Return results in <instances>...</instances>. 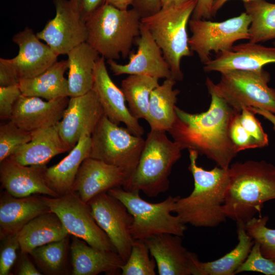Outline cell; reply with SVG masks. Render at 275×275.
Segmentation results:
<instances>
[{
  "label": "cell",
  "mask_w": 275,
  "mask_h": 275,
  "mask_svg": "<svg viewBox=\"0 0 275 275\" xmlns=\"http://www.w3.org/2000/svg\"><path fill=\"white\" fill-rule=\"evenodd\" d=\"M210 80L209 77L206 80L211 96L208 110L191 114L176 106V117L168 132L182 150H195L199 155L214 161L217 166L228 169L238 153L230 138V126L240 112L233 108L215 91Z\"/></svg>",
  "instance_id": "1"
},
{
  "label": "cell",
  "mask_w": 275,
  "mask_h": 275,
  "mask_svg": "<svg viewBox=\"0 0 275 275\" xmlns=\"http://www.w3.org/2000/svg\"><path fill=\"white\" fill-rule=\"evenodd\" d=\"M188 152V170L194 178V189L188 196L179 197L173 212L185 224L216 227L227 219L223 206L230 182L229 168L217 166L210 170H205L197 164L198 153L194 150Z\"/></svg>",
  "instance_id": "2"
},
{
  "label": "cell",
  "mask_w": 275,
  "mask_h": 275,
  "mask_svg": "<svg viewBox=\"0 0 275 275\" xmlns=\"http://www.w3.org/2000/svg\"><path fill=\"white\" fill-rule=\"evenodd\" d=\"M230 182L223 210L227 218L245 223L275 200V166L265 160L236 162L229 168Z\"/></svg>",
  "instance_id": "3"
},
{
  "label": "cell",
  "mask_w": 275,
  "mask_h": 275,
  "mask_svg": "<svg viewBox=\"0 0 275 275\" xmlns=\"http://www.w3.org/2000/svg\"><path fill=\"white\" fill-rule=\"evenodd\" d=\"M141 19L133 8L121 10L105 3L86 22V42L104 59L126 58L140 35Z\"/></svg>",
  "instance_id": "4"
},
{
  "label": "cell",
  "mask_w": 275,
  "mask_h": 275,
  "mask_svg": "<svg viewBox=\"0 0 275 275\" xmlns=\"http://www.w3.org/2000/svg\"><path fill=\"white\" fill-rule=\"evenodd\" d=\"M182 150L179 143L168 139L166 131L151 129L138 164L123 188L142 191L149 197L166 192L169 188L172 169L181 157Z\"/></svg>",
  "instance_id": "5"
},
{
  "label": "cell",
  "mask_w": 275,
  "mask_h": 275,
  "mask_svg": "<svg viewBox=\"0 0 275 275\" xmlns=\"http://www.w3.org/2000/svg\"><path fill=\"white\" fill-rule=\"evenodd\" d=\"M197 0L162 7L151 15L141 19V24L150 33L169 64L172 78L182 80L183 74L181 60L192 56L187 26L196 7Z\"/></svg>",
  "instance_id": "6"
},
{
  "label": "cell",
  "mask_w": 275,
  "mask_h": 275,
  "mask_svg": "<svg viewBox=\"0 0 275 275\" xmlns=\"http://www.w3.org/2000/svg\"><path fill=\"white\" fill-rule=\"evenodd\" d=\"M107 193L120 201L133 216L130 233L134 240H145L163 234L183 236L187 227L180 217L171 214L180 196H169L162 202H148L139 191H127L118 187Z\"/></svg>",
  "instance_id": "7"
},
{
  "label": "cell",
  "mask_w": 275,
  "mask_h": 275,
  "mask_svg": "<svg viewBox=\"0 0 275 275\" xmlns=\"http://www.w3.org/2000/svg\"><path fill=\"white\" fill-rule=\"evenodd\" d=\"M215 91L237 111L254 107L275 115V89L268 86L269 73L263 68L253 70H230L221 73Z\"/></svg>",
  "instance_id": "8"
},
{
  "label": "cell",
  "mask_w": 275,
  "mask_h": 275,
  "mask_svg": "<svg viewBox=\"0 0 275 275\" xmlns=\"http://www.w3.org/2000/svg\"><path fill=\"white\" fill-rule=\"evenodd\" d=\"M89 157L101 160L124 170L129 175L135 170L145 140L120 127L105 115L91 135Z\"/></svg>",
  "instance_id": "9"
},
{
  "label": "cell",
  "mask_w": 275,
  "mask_h": 275,
  "mask_svg": "<svg viewBox=\"0 0 275 275\" xmlns=\"http://www.w3.org/2000/svg\"><path fill=\"white\" fill-rule=\"evenodd\" d=\"M251 19L245 12L221 22L191 18L188 25L192 33L188 44L203 64L209 61L211 52L230 50L234 43L249 40Z\"/></svg>",
  "instance_id": "10"
},
{
  "label": "cell",
  "mask_w": 275,
  "mask_h": 275,
  "mask_svg": "<svg viewBox=\"0 0 275 275\" xmlns=\"http://www.w3.org/2000/svg\"><path fill=\"white\" fill-rule=\"evenodd\" d=\"M42 197L70 235L82 239L95 249L116 252L107 235L95 221L89 205L81 200L76 193L71 190L56 198Z\"/></svg>",
  "instance_id": "11"
},
{
  "label": "cell",
  "mask_w": 275,
  "mask_h": 275,
  "mask_svg": "<svg viewBox=\"0 0 275 275\" xmlns=\"http://www.w3.org/2000/svg\"><path fill=\"white\" fill-rule=\"evenodd\" d=\"M87 203L95 221L107 235L117 253L126 261L134 241L130 233L132 215L120 201L107 192L97 195Z\"/></svg>",
  "instance_id": "12"
},
{
  "label": "cell",
  "mask_w": 275,
  "mask_h": 275,
  "mask_svg": "<svg viewBox=\"0 0 275 275\" xmlns=\"http://www.w3.org/2000/svg\"><path fill=\"white\" fill-rule=\"evenodd\" d=\"M53 3L55 16L36 35L58 56L67 54L75 46L86 42V24L70 0H53Z\"/></svg>",
  "instance_id": "13"
},
{
  "label": "cell",
  "mask_w": 275,
  "mask_h": 275,
  "mask_svg": "<svg viewBox=\"0 0 275 275\" xmlns=\"http://www.w3.org/2000/svg\"><path fill=\"white\" fill-rule=\"evenodd\" d=\"M104 115L103 109L93 90L80 96L70 97L58 123L62 138L72 149L84 133L91 135Z\"/></svg>",
  "instance_id": "14"
},
{
  "label": "cell",
  "mask_w": 275,
  "mask_h": 275,
  "mask_svg": "<svg viewBox=\"0 0 275 275\" xmlns=\"http://www.w3.org/2000/svg\"><path fill=\"white\" fill-rule=\"evenodd\" d=\"M137 39V51L131 54L127 64H120L114 60H107V63L114 74L146 75L158 79L173 78L170 66L161 50L149 31L142 24L140 35Z\"/></svg>",
  "instance_id": "15"
},
{
  "label": "cell",
  "mask_w": 275,
  "mask_h": 275,
  "mask_svg": "<svg viewBox=\"0 0 275 275\" xmlns=\"http://www.w3.org/2000/svg\"><path fill=\"white\" fill-rule=\"evenodd\" d=\"M12 40L19 47L18 54L12 59H3L20 80L40 74L57 61L59 56L28 27L14 35Z\"/></svg>",
  "instance_id": "16"
},
{
  "label": "cell",
  "mask_w": 275,
  "mask_h": 275,
  "mask_svg": "<svg viewBox=\"0 0 275 275\" xmlns=\"http://www.w3.org/2000/svg\"><path fill=\"white\" fill-rule=\"evenodd\" d=\"M92 90L96 94L104 114L112 122L117 125L123 123L136 136L143 135L144 128L127 107L124 95L110 77L102 57H100L96 63Z\"/></svg>",
  "instance_id": "17"
},
{
  "label": "cell",
  "mask_w": 275,
  "mask_h": 275,
  "mask_svg": "<svg viewBox=\"0 0 275 275\" xmlns=\"http://www.w3.org/2000/svg\"><path fill=\"white\" fill-rule=\"evenodd\" d=\"M129 177L121 168L89 157L81 164L71 190L87 203L100 194L122 186Z\"/></svg>",
  "instance_id": "18"
},
{
  "label": "cell",
  "mask_w": 275,
  "mask_h": 275,
  "mask_svg": "<svg viewBox=\"0 0 275 275\" xmlns=\"http://www.w3.org/2000/svg\"><path fill=\"white\" fill-rule=\"evenodd\" d=\"M69 98L44 101L39 97L22 95L14 105L10 120L31 132L54 126L61 120Z\"/></svg>",
  "instance_id": "19"
},
{
  "label": "cell",
  "mask_w": 275,
  "mask_h": 275,
  "mask_svg": "<svg viewBox=\"0 0 275 275\" xmlns=\"http://www.w3.org/2000/svg\"><path fill=\"white\" fill-rule=\"evenodd\" d=\"M0 182L8 194L17 198L41 194L59 195L49 187L45 178L46 165H21L9 158L0 162Z\"/></svg>",
  "instance_id": "20"
},
{
  "label": "cell",
  "mask_w": 275,
  "mask_h": 275,
  "mask_svg": "<svg viewBox=\"0 0 275 275\" xmlns=\"http://www.w3.org/2000/svg\"><path fill=\"white\" fill-rule=\"evenodd\" d=\"M144 240L155 261L158 274H193L194 260L197 255L182 245L181 236L163 234Z\"/></svg>",
  "instance_id": "21"
},
{
  "label": "cell",
  "mask_w": 275,
  "mask_h": 275,
  "mask_svg": "<svg viewBox=\"0 0 275 275\" xmlns=\"http://www.w3.org/2000/svg\"><path fill=\"white\" fill-rule=\"evenodd\" d=\"M275 63V47H266L250 42L234 45L230 50L219 53L214 59L204 64L206 72L262 68L266 64Z\"/></svg>",
  "instance_id": "22"
},
{
  "label": "cell",
  "mask_w": 275,
  "mask_h": 275,
  "mask_svg": "<svg viewBox=\"0 0 275 275\" xmlns=\"http://www.w3.org/2000/svg\"><path fill=\"white\" fill-rule=\"evenodd\" d=\"M17 198L5 191L0 198V238L16 234L35 217L51 211L42 196Z\"/></svg>",
  "instance_id": "23"
},
{
  "label": "cell",
  "mask_w": 275,
  "mask_h": 275,
  "mask_svg": "<svg viewBox=\"0 0 275 275\" xmlns=\"http://www.w3.org/2000/svg\"><path fill=\"white\" fill-rule=\"evenodd\" d=\"M70 249L73 275L116 274L125 263L116 252L95 249L73 236Z\"/></svg>",
  "instance_id": "24"
},
{
  "label": "cell",
  "mask_w": 275,
  "mask_h": 275,
  "mask_svg": "<svg viewBox=\"0 0 275 275\" xmlns=\"http://www.w3.org/2000/svg\"><path fill=\"white\" fill-rule=\"evenodd\" d=\"M58 123L33 132L32 140L9 158L23 166L46 165L54 156L71 150L60 135Z\"/></svg>",
  "instance_id": "25"
},
{
  "label": "cell",
  "mask_w": 275,
  "mask_h": 275,
  "mask_svg": "<svg viewBox=\"0 0 275 275\" xmlns=\"http://www.w3.org/2000/svg\"><path fill=\"white\" fill-rule=\"evenodd\" d=\"M68 56L69 96L76 97L92 90L99 53L87 42L71 49Z\"/></svg>",
  "instance_id": "26"
},
{
  "label": "cell",
  "mask_w": 275,
  "mask_h": 275,
  "mask_svg": "<svg viewBox=\"0 0 275 275\" xmlns=\"http://www.w3.org/2000/svg\"><path fill=\"white\" fill-rule=\"evenodd\" d=\"M91 147V136L84 133L66 157L57 164L46 169V182L59 196L71 191L81 164L89 157Z\"/></svg>",
  "instance_id": "27"
},
{
  "label": "cell",
  "mask_w": 275,
  "mask_h": 275,
  "mask_svg": "<svg viewBox=\"0 0 275 275\" xmlns=\"http://www.w3.org/2000/svg\"><path fill=\"white\" fill-rule=\"evenodd\" d=\"M69 235L59 217L52 211L35 217L17 233L20 252L28 254L38 246L61 240Z\"/></svg>",
  "instance_id": "28"
},
{
  "label": "cell",
  "mask_w": 275,
  "mask_h": 275,
  "mask_svg": "<svg viewBox=\"0 0 275 275\" xmlns=\"http://www.w3.org/2000/svg\"><path fill=\"white\" fill-rule=\"evenodd\" d=\"M67 60L58 61L40 74L20 80L22 94L50 100L69 97L68 79L64 76Z\"/></svg>",
  "instance_id": "29"
},
{
  "label": "cell",
  "mask_w": 275,
  "mask_h": 275,
  "mask_svg": "<svg viewBox=\"0 0 275 275\" xmlns=\"http://www.w3.org/2000/svg\"><path fill=\"white\" fill-rule=\"evenodd\" d=\"M237 223L238 242L230 252L220 258L207 262H201L198 256L194 260L193 275H233L245 261L255 243L248 234L245 223Z\"/></svg>",
  "instance_id": "30"
},
{
  "label": "cell",
  "mask_w": 275,
  "mask_h": 275,
  "mask_svg": "<svg viewBox=\"0 0 275 275\" xmlns=\"http://www.w3.org/2000/svg\"><path fill=\"white\" fill-rule=\"evenodd\" d=\"M176 81L165 79L152 92L146 120L151 129L168 131L173 126L176 117V103L180 91L174 89Z\"/></svg>",
  "instance_id": "31"
},
{
  "label": "cell",
  "mask_w": 275,
  "mask_h": 275,
  "mask_svg": "<svg viewBox=\"0 0 275 275\" xmlns=\"http://www.w3.org/2000/svg\"><path fill=\"white\" fill-rule=\"evenodd\" d=\"M159 79L146 75H129L121 82V90L132 115L137 119H146L150 98L159 85Z\"/></svg>",
  "instance_id": "32"
},
{
  "label": "cell",
  "mask_w": 275,
  "mask_h": 275,
  "mask_svg": "<svg viewBox=\"0 0 275 275\" xmlns=\"http://www.w3.org/2000/svg\"><path fill=\"white\" fill-rule=\"evenodd\" d=\"M243 5L251 19L250 42L259 43L275 39V4L251 0L243 2Z\"/></svg>",
  "instance_id": "33"
},
{
  "label": "cell",
  "mask_w": 275,
  "mask_h": 275,
  "mask_svg": "<svg viewBox=\"0 0 275 275\" xmlns=\"http://www.w3.org/2000/svg\"><path fill=\"white\" fill-rule=\"evenodd\" d=\"M69 236L33 250L29 254L41 272L48 275L67 272Z\"/></svg>",
  "instance_id": "34"
},
{
  "label": "cell",
  "mask_w": 275,
  "mask_h": 275,
  "mask_svg": "<svg viewBox=\"0 0 275 275\" xmlns=\"http://www.w3.org/2000/svg\"><path fill=\"white\" fill-rule=\"evenodd\" d=\"M149 253L144 240H134L129 257L121 266V274L155 275L156 264Z\"/></svg>",
  "instance_id": "35"
},
{
  "label": "cell",
  "mask_w": 275,
  "mask_h": 275,
  "mask_svg": "<svg viewBox=\"0 0 275 275\" xmlns=\"http://www.w3.org/2000/svg\"><path fill=\"white\" fill-rule=\"evenodd\" d=\"M267 215L254 217L245 223L248 234L260 245L262 254L275 263V229L267 227Z\"/></svg>",
  "instance_id": "36"
},
{
  "label": "cell",
  "mask_w": 275,
  "mask_h": 275,
  "mask_svg": "<svg viewBox=\"0 0 275 275\" xmlns=\"http://www.w3.org/2000/svg\"><path fill=\"white\" fill-rule=\"evenodd\" d=\"M33 132L23 130L12 121L0 126V162L10 157L20 147L30 142Z\"/></svg>",
  "instance_id": "37"
},
{
  "label": "cell",
  "mask_w": 275,
  "mask_h": 275,
  "mask_svg": "<svg viewBox=\"0 0 275 275\" xmlns=\"http://www.w3.org/2000/svg\"><path fill=\"white\" fill-rule=\"evenodd\" d=\"M254 271L266 275H275V263L261 253L259 243L255 241L245 261L236 271V274Z\"/></svg>",
  "instance_id": "38"
},
{
  "label": "cell",
  "mask_w": 275,
  "mask_h": 275,
  "mask_svg": "<svg viewBox=\"0 0 275 275\" xmlns=\"http://www.w3.org/2000/svg\"><path fill=\"white\" fill-rule=\"evenodd\" d=\"M20 250L17 233L8 234L1 238L0 275L10 274Z\"/></svg>",
  "instance_id": "39"
},
{
  "label": "cell",
  "mask_w": 275,
  "mask_h": 275,
  "mask_svg": "<svg viewBox=\"0 0 275 275\" xmlns=\"http://www.w3.org/2000/svg\"><path fill=\"white\" fill-rule=\"evenodd\" d=\"M239 121L246 131L256 142L258 148L266 147L269 144L268 137L264 131L255 114L248 107L243 108L239 114Z\"/></svg>",
  "instance_id": "40"
},
{
  "label": "cell",
  "mask_w": 275,
  "mask_h": 275,
  "mask_svg": "<svg viewBox=\"0 0 275 275\" xmlns=\"http://www.w3.org/2000/svg\"><path fill=\"white\" fill-rule=\"evenodd\" d=\"M239 113L233 118L229 129L230 139L238 153L242 150L258 148L255 141L241 125L239 119Z\"/></svg>",
  "instance_id": "41"
},
{
  "label": "cell",
  "mask_w": 275,
  "mask_h": 275,
  "mask_svg": "<svg viewBox=\"0 0 275 275\" xmlns=\"http://www.w3.org/2000/svg\"><path fill=\"white\" fill-rule=\"evenodd\" d=\"M22 95L19 85L0 87V118L1 120L11 119L14 105Z\"/></svg>",
  "instance_id": "42"
},
{
  "label": "cell",
  "mask_w": 275,
  "mask_h": 275,
  "mask_svg": "<svg viewBox=\"0 0 275 275\" xmlns=\"http://www.w3.org/2000/svg\"><path fill=\"white\" fill-rule=\"evenodd\" d=\"M80 19L86 23L104 4L105 0H70Z\"/></svg>",
  "instance_id": "43"
},
{
  "label": "cell",
  "mask_w": 275,
  "mask_h": 275,
  "mask_svg": "<svg viewBox=\"0 0 275 275\" xmlns=\"http://www.w3.org/2000/svg\"><path fill=\"white\" fill-rule=\"evenodd\" d=\"M132 6L141 18L155 13L162 8L160 0H133Z\"/></svg>",
  "instance_id": "44"
},
{
  "label": "cell",
  "mask_w": 275,
  "mask_h": 275,
  "mask_svg": "<svg viewBox=\"0 0 275 275\" xmlns=\"http://www.w3.org/2000/svg\"><path fill=\"white\" fill-rule=\"evenodd\" d=\"M20 79L15 71L0 59V87H8L19 85Z\"/></svg>",
  "instance_id": "45"
},
{
  "label": "cell",
  "mask_w": 275,
  "mask_h": 275,
  "mask_svg": "<svg viewBox=\"0 0 275 275\" xmlns=\"http://www.w3.org/2000/svg\"><path fill=\"white\" fill-rule=\"evenodd\" d=\"M28 254L21 253L15 274L17 275H41L42 274L35 266L28 256Z\"/></svg>",
  "instance_id": "46"
},
{
  "label": "cell",
  "mask_w": 275,
  "mask_h": 275,
  "mask_svg": "<svg viewBox=\"0 0 275 275\" xmlns=\"http://www.w3.org/2000/svg\"><path fill=\"white\" fill-rule=\"evenodd\" d=\"M214 1V0H197L191 18L207 20L210 18L213 15L212 9Z\"/></svg>",
  "instance_id": "47"
},
{
  "label": "cell",
  "mask_w": 275,
  "mask_h": 275,
  "mask_svg": "<svg viewBox=\"0 0 275 275\" xmlns=\"http://www.w3.org/2000/svg\"><path fill=\"white\" fill-rule=\"evenodd\" d=\"M255 114H258L262 116L264 118L269 121L273 126V129L275 131V115L264 109L254 108V107H248Z\"/></svg>",
  "instance_id": "48"
},
{
  "label": "cell",
  "mask_w": 275,
  "mask_h": 275,
  "mask_svg": "<svg viewBox=\"0 0 275 275\" xmlns=\"http://www.w3.org/2000/svg\"><path fill=\"white\" fill-rule=\"evenodd\" d=\"M133 0H105V3L121 10H126L132 6Z\"/></svg>",
  "instance_id": "49"
},
{
  "label": "cell",
  "mask_w": 275,
  "mask_h": 275,
  "mask_svg": "<svg viewBox=\"0 0 275 275\" xmlns=\"http://www.w3.org/2000/svg\"><path fill=\"white\" fill-rule=\"evenodd\" d=\"M230 0H214L212 6V14H215L216 13L222 8ZM243 2L251 0H242Z\"/></svg>",
  "instance_id": "50"
},
{
  "label": "cell",
  "mask_w": 275,
  "mask_h": 275,
  "mask_svg": "<svg viewBox=\"0 0 275 275\" xmlns=\"http://www.w3.org/2000/svg\"><path fill=\"white\" fill-rule=\"evenodd\" d=\"M174 0H160L162 7H166L173 4Z\"/></svg>",
  "instance_id": "51"
},
{
  "label": "cell",
  "mask_w": 275,
  "mask_h": 275,
  "mask_svg": "<svg viewBox=\"0 0 275 275\" xmlns=\"http://www.w3.org/2000/svg\"><path fill=\"white\" fill-rule=\"evenodd\" d=\"M191 0H174L173 4L176 5H179L185 3Z\"/></svg>",
  "instance_id": "52"
},
{
  "label": "cell",
  "mask_w": 275,
  "mask_h": 275,
  "mask_svg": "<svg viewBox=\"0 0 275 275\" xmlns=\"http://www.w3.org/2000/svg\"><path fill=\"white\" fill-rule=\"evenodd\" d=\"M273 44L274 47H275V41L273 42Z\"/></svg>",
  "instance_id": "53"
}]
</instances>
